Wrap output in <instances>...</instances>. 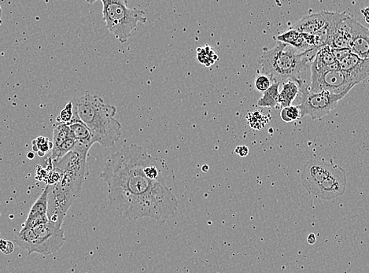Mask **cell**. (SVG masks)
<instances>
[{
  "label": "cell",
  "mask_w": 369,
  "mask_h": 273,
  "mask_svg": "<svg viewBox=\"0 0 369 273\" xmlns=\"http://www.w3.org/2000/svg\"><path fill=\"white\" fill-rule=\"evenodd\" d=\"M280 83L273 81L267 90L258 100L257 105L260 107L278 108L279 106V91Z\"/></svg>",
  "instance_id": "obj_18"
},
{
  "label": "cell",
  "mask_w": 369,
  "mask_h": 273,
  "mask_svg": "<svg viewBox=\"0 0 369 273\" xmlns=\"http://www.w3.org/2000/svg\"><path fill=\"white\" fill-rule=\"evenodd\" d=\"M365 11H366V13H364L363 11H362V14H365V17H366V22H369V19H368V14H369V10H368V7L365 8Z\"/></svg>",
  "instance_id": "obj_31"
},
{
  "label": "cell",
  "mask_w": 369,
  "mask_h": 273,
  "mask_svg": "<svg viewBox=\"0 0 369 273\" xmlns=\"http://www.w3.org/2000/svg\"><path fill=\"white\" fill-rule=\"evenodd\" d=\"M280 117L286 123H290L292 121L300 118V109L298 105H288L282 108L280 112Z\"/></svg>",
  "instance_id": "obj_23"
},
{
  "label": "cell",
  "mask_w": 369,
  "mask_h": 273,
  "mask_svg": "<svg viewBox=\"0 0 369 273\" xmlns=\"http://www.w3.org/2000/svg\"><path fill=\"white\" fill-rule=\"evenodd\" d=\"M340 68L347 73L356 84L362 83L369 76V59H361L354 53L348 54L339 62Z\"/></svg>",
  "instance_id": "obj_12"
},
{
  "label": "cell",
  "mask_w": 369,
  "mask_h": 273,
  "mask_svg": "<svg viewBox=\"0 0 369 273\" xmlns=\"http://www.w3.org/2000/svg\"><path fill=\"white\" fill-rule=\"evenodd\" d=\"M89 150L74 146L59 162L53 165L61 171L59 181L50 185L48 203L53 209L68 212L73 202L80 196Z\"/></svg>",
  "instance_id": "obj_4"
},
{
  "label": "cell",
  "mask_w": 369,
  "mask_h": 273,
  "mask_svg": "<svg viewBox=\"0 0 369 273\" xmlns=\"http://www.w3.org/2000/svg\"><path fill=\"white\" fill-rule=\"evenodd\" d=\"M316 235L313 234V233H310V234H309V236H307V242H308L309 245H313V244L316 243Z\"/></svg>",
  "instance_id": "obj_30"
},
{
  "label": "cell",
  "mask_w": 369,
  "mask_h": 273,
  "mask_svg": "<svg viewBox=\"0 0 369 273\" xmlns=\"http://www.w3.org/2000/svg\"><path fill=\"white\" fill-rule=\"evenodd\" d=\"M356 85L358 84L341 68L327 69L322 72H310L309 83L307 89L313 92L328 91L338 95H347Z\"/></svg>",
  "instance_id": "obj_8"
},
{
  "label": "cell",
  "mask_w": 369,
  "mask_h": 273,
  "mask_svg": "<svg viewBox=\"0 0 369 273\" xmlns=\"http://www.w3.org/2000/svg\"><path fill=\"white\" fill-rule=\"evenodd\" d=\"M88 4L102 2V20L108 31L121 43H126L139 23L147 22L144 10L129 8L128 0H85Z\"/></svg>",
  "instance_id": "obj_5"
},
{
  "label": "cell",
  "mask_w": 369,
  "mask_h": 273,
  "mask_svg": "<svg viewBox=\"0 0 369 273\" xmlns=\"http://www.w3.org/2000/svg\"><path fill=\"white\" fill-rule=\"evenodd\" d=\"M49 221L47 214L38 215V216H33L28 217L26 221L24 222L22 229H27V228H34L37 225L44 224Z\"/></svg>",
  "instance_id": "obj_24"
},
{
  "label": "cell",
  "mask_w": 369,
  "mask_h": 273,
  "mask_svg": "<svg viewBox=\"0 0 369 273\" xmlns=\"http://www.w3.org/2000/svg\"><path fill=\"white\" fill-rule=\"evenodd\" d=\"M72 100L74 111L90 129L95 142L105 148L113 147L122 134L121 123L115 118L117 108L91 94Z\"/></svg>",
  "instance_id": "obj_3"
},
{
  "label": "cell",
  "mask_w": 369,
  "mask_h": 273,
  "mask_svg": "<svg viewBox=\"0 0 369 273\" xmlns=\"http://www.w3.org/2000/svg\"><path fill=\"white\" fill-rule=\"evenodd\" d=\"M301 95L299 106L300 117H310L312 120H317L328 115L338 105L346 94H334L328 91L313 92L307 88L299 91Z\"/></svg>",
  "instance_id": "obj_7"
},
{
  "label": "cell",
  "mask_w": 369,
  "mask_h": 273,
  "mask_svg": "<svg viewBox=\"0 0 369 273\" xmlns=\"http://www.w3.org/2000/svg\"><path fill=\"white\" fill-rule=\"evenodd\" d=\"M68 124L71 138L74 140L75 146L90 150L96 143L90 129L79 118L73 109V116Z\"/></svg>",
  "instance_id": "obj_14"
},
{
  "label": "cell",
  "mask_w": 369,
  "mask_h": 273,
  "mask_svg": "<svg viewBox=\"0 0 369 273\" xmlns=\"http://www.w3.org/2000/svg\"><path fill=\"white\" fill-rule=\"evenodd\" d=\"M197 59L204 67H209L217 62L218 56L212 47L206 45L197 49Z\"/></svg>",
  "instance_id": "obj_21"
},
{
  "label": "cell",
  "mask_w": 369,
  "mask_h": 273,
  "mask_svg": "<svg viewBox=\"0 0 369 273\" xmlns=\"http://www.w3.org/2000/svg\"><path fill=\"white\" fill-rule=\"evenodd\" d=\"M335 165L320 160H311L305 165L302 182L303 186L310 193L319 183L324 181L333 172Z\"/></svg>",
  "instance_id": "obj_10"
},
{
  "label": "cell",
  "mask_w": 369,
  "mask_h": 273,
  "mask_svg": "<svg viewBox=\"0 0 369 273\" xmlns=\"http://www.w3.org/2000/svg\"><path fill=\"white\" fill-rule=\"evenodd\" d=\"M201 170H202L204 172H207L208 170H209V166H208L207 165H204V166H202V168H201Z\"/></svg>",
  "instance_id": "obj_32"
},
{
  "label": "cell",
  "mask_w": 369,
  "mask_h": 273,
  "mask_svg": "<svg viewBox=\"0 0 369 273\" xmlns=\"http://www.w3.org/2000/svg\"><path fill=\"white\" fill-rule=\"evenodd\" d=\"M276 39L278 42L287 43L288 45L297 49L299 51H305L309 49L313 48L307 44L302 34L293 28H291V30H287L283 34H279Z\"/></svg>",
  "instance_id": "obj_16"
},
{
  "label": "cell",
  "mask_w": 369,
  "mask_h": 273,
  "mask_svg": "<svg viewBox=\"0 0 369 273\" xmlns=\"http://www.w3.org/2000/svg\"><path fill=\"white\" fill-rule=\"evenodd\" d=\"M14 242L30 255L36 253L48 256L63 246L66 242L65 231L60 225L49 221L34 228L21 229L16 234Z\"/></svg>",
  "instance_id": "obj_6"
},
{
  "label": "cell",
  "mask_w": 369,
  "mask_h": 273,
  "mask_svg": "<svg viewBox=\"0 0 369 273\" xmlns=\"http://www.w3.org/2000/svg\"><path fill=\"white\" fill-rule=\"evenodd\" d=\"M346 171L341 166L335 165L330 176L319 183L310 193L324 200H331L342 196L346 188Z\"/></svg>",
  "instance_id": "obj_9"
},
{
  "label": "cell",
  "mask_w": 369,
  "mask_h": 273,
  "mask_svg": "<svg viewBox=\"0 0 369 273\" xmlns=\"http://www.w3.org/2000/svg\"><path fill=\"white\" fill-rule=\"evenodd\" d=\"M350 49L352 53L361 59H369V30L357 20L350 17Z\"/></svg>",
  "instance_id": "obj_11"
},
{
  "label": "cell",
  "mask_w": 369,
  "mask_h": 273,
  "mask_svg": "<svg viewBox=\"0 0 369 273\" xmlns=\"http://www.w3.org/2000/svg\"><path fill=\"white\" fill-rule=\"evenodd\" d=\"M247 121L252 129L261 130L265 127L268 120L266 116L263 115L260 112L255 111L254 113H248Z\"/></svg>",
  "instance_id": "obj_22"
},
{
  "label": "cell",
  "mask_w": 369,
  "mask_h": 273,
  "mask_svg": "<svg viewBox=\"0 0 369 273\" xmlns=\"http://www.w3.org/2000/svg\"><path fill=\"white\" fill-rule=\"evenodd\" d=\"M273 80L269 76L266 74L258 75L254 80V86L258 92H263L271 86Z\"/></svg>",
  "instance_id": "obj_25"
},
{
  "label": "cell",
  "mask_w": 369,
  "mask_h": 273,
  "mask_svg": "<svg viewBox=\"0 0 369 273\" xmlns=\"http://www.w3.org/2000/svg\"><path fill=\"white\" fill-rule=\"evenodd\" d=\"M150 154L135 144L112 154L100 178L108 186V199L117 213L129 220L165 221L178 209V200L164 177L151 179L144 172Z\"/></svg>",
  "instance_id": "obj_1"
},
{
  "label": "cell",
  "mask_w": 369,
  "mask_h": 273,
  "mask_svg": "<svg viewBox=\"0 0 369 273\" xmlns=\"http://www.w3.org/2000/svg\"><path fill=\"white\" fill-rule=\"evenodd\" d=\"M350 15H347L346 18L338 22L332 37L331 47L336 48H350Z\"/></svg>",
  "instance_id": "obj_15"
},
{
  "label": "cell",
  "mask_w": 369,
  "mask_h": 273,
  "mask_svg": "<svg viewBox=\"0 0 369 273\" xmlns=\"http://www.w3.org/2000/svg\"><path fill=\"white\" fill-rule=\"evenodd\" d=\"M331 49H332V55L334 56L335 60L338 61V62H340L348 54L351 52L350 48H336V47H331Z\"/></svg>",
  "instance_id": "obj_27"
},
{
  "label": "cell",
  "mask_w": 369,
  "mask_h": 273,
  "mask_svg": "<svg viewBox=\"0 0 369 273\" xmlns=\"http://www.w3.org/2000/svg\"><path fill=\"white\" fill-rule=\"evenodd\" d=\"M0 250L5 254H11L14 251V243L8 240L0 239Z\"/></svg>",
  "instance_id": "obj_28"
},
{
  "label": "cell",
  "mask_w": 369,
  "mask_h": 273,
  "mask_svg": "<svg viewBox=\"0 0 369 273\" xmlns=\"http://www.w3.org/2000/svg\"><path fill=\"white\" fill-rule=\"evenodd\" d=\"M28 157L30 158H34V153H29V154H28Z\"/></svg>",
  "instance_id": "obj_33"
},
{
  "label": "cell",
  "mask_w": 369,
  "mask_h": 273,
  "mask_svg": "<svg viewBox=\"0 0 369 273\" xmlns=\"http://www.w3.org/2000/svg\"><path fill=\"white\" fill-rule=\"evenodd\" d=\"M335 14L336 12L322 10L309 14L299 20L292 28L301 34H314L321 30Z\"/></svg>",
  "instance_id": "obj_13"
},
{
  "label": "cell",
  "mask_w": 369,
  "mask_h": 273,
  "mask_svg": "<svg viewBox=\"0 0 369 273\" xmlns=\"http://www.w3.org/2000/svg\"><path fill=\"white\" fill-rule=\"evenodd\" d=\"M72 116H73V102H72V100H70L67 102L63 110L60 112L57 121H59V123L67 124L72 120Z\"/></svg>",
  "instance_id": "obj_26"
},
{
  "label": "cell",
  "mask_w": 369,
  "mask_h": 273,
  "mask_svg": "<svg viewBox=\"0 0 369 273\" xmlns=\"http://www.w3.org/2000/svg\"><path fill=\"white\" fill-rule=\"evenodd\" d=\"M235 153L238 154V156L244 158L249 154V149L246 146H238L235 149Z\"/></svg>",
  "instance_id": "obj_29"
},
{
  "label": "cell",
  "mask_w": 369,
  "mask_h": 273,
  "mask_svg": "<svg viewBox=\"0 0 369 273\" xmlns=\"http://www.w3.org/2000/svg\"><path fill=\"white\" fill-rule=\"evenodd\" d=\"M70 137L69 133V127L68 124L59 123L55 126L53 132L52 148H51V154H55L59 147L62 146L63 142L67 140V138Z\"/></svg>",
  "instance_id": "obj_19"
},
{
  "label": "cell",
  "mask_w": 369,
  "mask_h": 273,
  "mask_svg": "<svg viewBox=\"0 0 369 273\" xmlns=\"http://www.w3.org/2000/svg\"><path fill=\"white\" fill-rule=\"evenodd\" d=\"M50 191V185L47 184L43 190L41 195H39L37 200L35 202L28 217L33 216H38V215L47 214V209H48V193Z\"/></svg>",
  "instance_id": "obj_20"
},
{
  "label": "cell",
  "mask_w": 369,
  "mask_h": 273,
  "mask_svg": "<svg viewBox=\"0 0 369 273\" xmlns=\"http://www.w3.org/2000/svg\"><path fill=\"white\" fill-rule=\"evenodd\" d=\"M318 48L313 47L299 51L287 43L278 42L273 48H265L258 59L262 73L273 81L281 84L285 80H295L302 90L309 85L310 65Z\"/></svg>",
  "instance_id": "obj_2"
},
{
  "label": "cell",
  "mask_w": 369,
  "mask_h": 273,
  "mask_svg": "<svg viewBox=\"0 0 369 273\" xmlns=\"http://www.w3.org/2000/svg\"><path fill=\"white\" fill-rule=\"evenodd\" d=\"M281 89L279 91V108L291 105L299 95V87L295 80H285L282 82Z\"/></svg>",
  "instance_id": "obj_17"
}]
</instances>
